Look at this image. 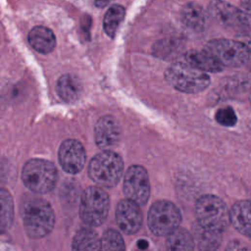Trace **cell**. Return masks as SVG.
<instances>
[{"label":"cell","instance_id":"cell-1","mask_svg":"<svg viewBox=\"0 0 251 251\" xmlns=\"http://www.w3.org/2000/svg\"><path fill=\"white\" fill-rule=\"evenodd\" d=\"M20 214L25 230L31 238H42L48 235L54 227L53 208L41 197L25 195L20 205Z\"/></svg>","mask_w":251,"mask_h":251},{"label":"cell","instance_id":"cell-2","mask_svg":"<svg viewBox=\"0 0 251 251\" xmlns=\"http://www.w3.org/2000/svg\"><path fill=\"white\" fill-rule=\"evenodd\" d=\"M124 173V161L120 155L105 150L95 155L88 165V176L100 187H115Z\"/></svg>","mask_w":251,"mask_h":251},{"label":"cell","instance_id":"cell-3","mask_svg":"<svg viewBox=\"0 0 251 251\" xmlns=\"http://www.w3.org/2000/svg\"><path fill=\"white\" fill-rule=\"evenodd\" d=\"M195 217L202 227L222 233L230 224L229 210L226 203L212 194L203 195L196 201Z\"/></svg>","mask_w":251,"mask_h":251},{"label":"cell","instance_id":"cell-4","mask_svg":"<svg viewBox=\"0 0 251 251\" xmlns=\"http://www.w3.org/2000/svg\"><path fill=\"white\" fill-rule=\"evenodd\" d=\"M58 178L55 165L43 159H30L23 167L22 180L33 193L45 194L51 191Z\"/></svg>","mask_w":251,"mask_h":251},{"label":"cell","instance_id":"cell-5","mask_svg":"<svg viewBox=\"0 0 251 251\" xmlns=\"http://www.w3.org/2000/svg\"><path fill=\"white\" fill-rule=\"evenodd\" d=\"M166 80L176 89L185 93H198L210 84V76L193 66L176 62L165 72Z\"/></svg>","mask_w":251,"mask_h":251},{"label":"cell","instance_id":"cell-6","mask_svg":"<svg viewBox=\"0 0 251 251\" xmlns=\"http://www.w3.org/2000/svg\"><path fill=\"white\" fill-rule=\"evenodd\" d=\"M110 198L100 186H89L80 199L79 216L82 222L89 226H101L108 217Z\"/></svg>","mask_w":251,"mask_h":251},{"label":"cell","instance_id":"cell-7","mask_svg":"<svg viewBox=\"0 0 251 251\" xmlns=\"http://www.w3.org/2000/svg\"><path fill=\"white\" fill-rule=\"evenodd\" d=\"M181 215L178 208L169 200L154 202L147 215L149 229L158 236H168L179 227Z\"/></svg>","mask_w":251,"mask_h":251},{"label":"cell","instance_id":"cell-8","mask_svg":"<svg viewBox=\"0 0 251 251\" xmlns=\"http://www.w3.org/2000/svg\"><path fill=\"white\" fill-rule=\"evenodd\" d=\"M205 49L224 67H239L249 60L247 46L232 39L219 38L210 40L206 44Z\"/></svg>","mask_w":251,"mask_h":251},{"label":"cell","instance_id":"cell-9","mask_svg":"<svg viewBox=\"0 0 251 251\" xmlns=\"http://www.w3.org/2000/svg\"><path fill=\"white\" fill-rule=\"evenodd\" d=\"M126 197L140 205H145L150 196V181L147 171L139 165L130 166L124 177Z\"/></svg>","mask_w":251,"mask_h":251},{"label":"cell","instance_id":"cell-10","mask_svg":"<svg viewBox=\"0 0 251 251\" xmlns=\"http://www.w3.org/2000/svg\"><path fill=\"white\" fill-rule=\"evenodd\" d=\"M58 159L62 169L72 175L78 174L84 167L86 153L83 145L75 139H67L62 142Z\"/></svg>","mask_w":251,"mask_h":251},{"label":"cell","instance_id":"cell-11","mask_svg":"<svg viewBox=\"0 0 251 251\" xmlns=\"http://www.w3.org/2000/svg\"><path fill=\"white\" fill-rule=\"evenodd\" d=\"M116 223L126 234H133L142 225V213L139 205L127 198L121 200L116 208Z\"/></svg>","mask_w":251,"mask_h":251},{"label":"cell","instance_id":"cell-12","mask_svg":"<svg viewBox=\"0 0 251 251\" xmlns=\"http://www.w3.org/2000/svg\"><path fill=\"white\" fill-rule=\"evenodd\" d=\"M95 142L99 148L110 150L115 147L121 137V127L112 116H104L98 120L94 128Z\"/></svg>","mask_w":251,"mask_h":251},{"label":"cell","instance_id":"cell-13","mask_svg":"<svg viewBox=\"0 0 251 251\" xmlns=\"http://www.w3.org/2000/svg\"><path fill=\"white\" fill-rule=\"evenodd\" d=\"M210 15L221 25L228 27L245 25L242 11L223 0H213L209 5Z\"/></svg>","mask_w":251,"mask_h":251},{"label":"cell","instance_id":"cell-14","mask_svg":"<svg viewBox=\"0 0 251 251\" xmlns=\"http://www.w3.org/2000/svg\"><path fill=\"white\" fill-rule=\"evenodd\" d=\"M230 224L241 234L251 237V201H236L229 210Z\"/></svg>","mask_w":251,"mask_h":251},{"label":"cell","instance_id":"cell-15","mask_svg":"<svg viewBox=\"0 0 251 251\" xmlns=\"http://www.w3.org/2000/svg\"><path fill=\"white\" fill-rule=\"evenodd\" d=\"M185 61L187 64L205 73H218L224 69V66L206 49L186 52Z\"/></svg>","mask_w":251,"mask_h":251},{"label":"cell","instance_id":"cell-16","mask_svg":"<svg viewBox=\"0 0 251 251\" xmlns=\"http://www.w3.org/2000/svg\"><path fill=\"white\" fill-rule=\"evenodd\" d=\"M28 42L39 53H50L56 46V37L53 31L43 25L34 26L28 33Z\"/></svg>","mask_w":251,"mask_h":251},{"label":"cell","instance_id":"cell-17","mask_svg":"<svg viewBox=\"0 0 251 251\" xmlns=\"http://www.w3.org/2000/svg\"><path fill=\"white\" fill-rule=\"evenodd\" d=\"M56 90L62 100L68 103H73L80 97L82 86L77 77L67 74L59 77L56 84Z\"/></svg>","mask_w":251,"mask_h":251},{"label":"cell","instance_id":"cell-18","mask_svg":"<svg viewBox=\"0 0 251 251\" xmlns=\"http://www.w3.org/2000/svg\"><path fill=\"white\" fill-rule=\"evenodd\" d=\"M73 251H101V239L98 233L90 227L80 228L74 236Z\"/></svg>","mask_w":251,"mask_h":251},{"label":"cell","instance_id":"cell-19","mask_svg":"<svg viewBox=\"0 0 251 251\" xmlns=\"http://www.w3.org/2000/svg\"><path fill=\"white\" fill-rule=\"evenodd\" d=\"M193 237L195 244L201 251H216L223 240L222 232L204 228L198 224L193 227Z\"/></svg>","mask_w":251,"mask_h":251},{"label":"cell","instance_id":"cell-20","mask_svg":"<svg viewBox=\"0 0 251 251\" xmlns=\"http://www.w3.org/2000/svg\"><path fill=\"white\" fill-rule=\"evenodd\" d=\"M193 234L183 227H178L166 238L167 251H194Z\"/></svg>","mask_w":251,"mask_h":251},{"label":"cell","instance_id":"cell-21","mask_svg":"<svg viewBox=\"0 0 251 251\" xmlns=\"http://www.w3.org/2000/svg\"><path fill=\"white\" fill-rule=\"evenodd\" d=\"M181 20L186 26L195 31H199L202 30L205 25L206 17L201 6L196 3H187L182 8Z\"/></svg>","mask_w":251,"mask_h":251},{"label":"cell","instance_id":"cell-22","mask_svg":"<svg viewBox=\"0 0 251 251\" xmlns=\"http://www.w3.org/2000/svg\"><path fill=\"white\" fill-rule=\"evenodd\" d=\"M1 202V215H0V227L1 232L5 233L10 229L14 220V201L10 192L4 188L0 192Z\"/></svg>","mask_w":251,"mask_h":251},{"label":"cell","instance_id":"cell-23","mask_svg":"<svg viewBox=\"0 0 251 251\" xmlns=\"http://www.w3.org/2000/svg\"><path fill=\"white\" fill-rule=\"evenodd\" d=\"M125 8L121 5H113L111 6L104 16V30L110 36L114 37L120 26L121 23L125 18Z\"/></svg>","mask_w":251,"mask_h":251},{"label":"cell","instance_id":"cell-24","mask_svg":"<svg viewBox=\"0 0 251 251\" xmlns=\"http://www.w3.org/2000/svg\"><path fill=\"white\" fill-rule=\"evenodd\" d=\"M101 251H126L121 233L115 229H107L101 238Z\"/></svg>","mask_w":251,"mask_h":251},{"label":"cell","instance_id":"cell-25","mask_svg":"<svg viewBox=\"0 0 251 251\" xmlns=\"http://www.w3.org/2000/svg\"><path fill=\"white\" fill-rule=\"evenodd\" d=\"M216 121L225 126H233L237 122V117L231 107L220 108L215 115Z\"/></svg>","mask_w":251,"mask_h":251},{"label":"cell","instance_id":"cell-26","mask_svg":"<svg viewBox=\"0 0 251 251\" xmlns=\"http://www.w3.org/2000/svg\"><path fill=\"white\" fill-rule=\"evenodd\" d=\"M226 251H251V248L239 240H231L227 243Z\"/></svg>","mask_w":251,"mask_h":251},{"label":"cell","instance_id":"cell-27","mask_svg":"<svg viewBox=\"0 0 251 251\" xmlns=\"http://www.w3.org/2000/svg\"><path fill=\"white\" fill-rule=\"evenodd\" d=\"M242 14L244 18L245 25L251 27V0H247L242 4Z\"/></svg>","mask_w":251,"mask_h":251},{"label":"cell","instance_id":"cell-28","mask_svg":"<svg viewBox=\"0 0 251 251\" xmlns=\"http://www.w3.org/2000/svg\"><path fill=\"white\" fill-rule=\"evenodd\" d=\"M111 0H95V5L97 7H105L106 5H108L110 3Z\"/></svg>","mask_w":251,"mask_h":251},{"label":"cell","instance_id":"cell-29","mask_svg":"<svg viewBox=\"0 0 251 251\" xmlns=\"http://www.w3.org/2000/svg\"><path fill=\"white\" fill-rule=\"evenodd\" d=\"M248 68H249V70L251 71V60H250L249 63H248Z\"/></svg>","mask_w":251,"mask_h":251},{"label":"cell","instance_id":"cell-30","mask_svg":"<svg viewBox=\"0 0 251 251\" xmlns=\"http://www.w3.org/2000/svg\"><path fill=\"white\" fill-rule=\"evenodd\" d=\"M250 101H251V93H250Z\"/></svg>","mask_w":251,"mask_h":251}]
</instances>
